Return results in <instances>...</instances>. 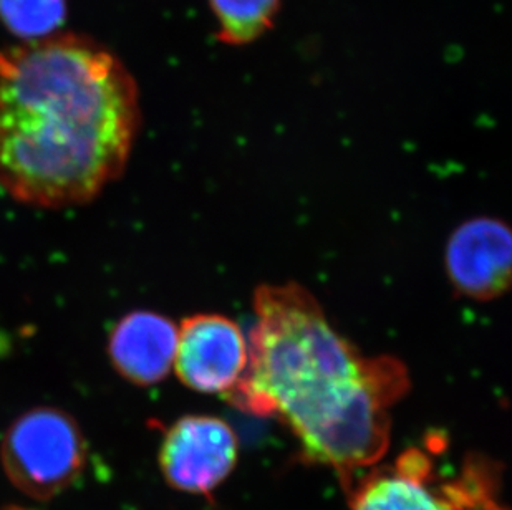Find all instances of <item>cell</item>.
<instances>
[{"instance_id": "cell-1", "label": "cell", "mask_w": 512, "mask_h": 510, "mask_svg": "<svg viewBox=\"0 0 512 510\" xmlns=\"http://www.w3.org/2000/svg\"><path fill=\"white\" fill-rule=\"evenodd\" d=\"M138 130L135 80L92 40L0 52V186L19 203H90L125 171Z\"/></svg>"}, {"instance_id": "cell-7", "label": "cell", "mask_w": 512, "mask_h": 510, "mask_svg": "<svg viewBox=\"0 0 512 510\" xmlns=\"http://www.w3.org/2000/svg\"><path fill=\"white\" fill-rule=\"evenodd\" d=\"M179 328L160 313L136 310L116 323L108 353L118 375L133 385L151 386L173 370Z\"/></svg>"}, {"instance_id": "cell-6", "label": "cell", "mask_w": 512, "mask_h": 510, "mask_svg": "<svg viewBox=\"0 0 512 510\" xmlns=\"http://www.w3.org/2000/svg\"><path fill=\"white\" fill-rule=\"evenodd\" d=\"M446 274L459 295L491 302L512 280V234L496 217H474L456 227L446 244Z\"/></svg>"}, {"instance_id": "cell-5", "label": "cell", "mask_w": 512, "mask_h": 510, "mask_svg": "<svg viewBox=\"0 0 512 510\" xmlns=\"http://www.w3.org/2000/svg\"><path fill=\"white\" fill-rule=\"evenodd\" d=\"M247 366V340L231 318L199 313L179 327L173 370L179 381L199 393H229Z\"/></svg>"}, {"instance_id": "cell-2", "label": "cell", "mask_w": 512, "mask_h": 510, "mask_svg": "<svg viewBox=\"0 0 512 510\" xmlns=\"http://www.w3.org/2000/svg\"><path fill=\"white\" fill-rule=\"evenodd\" d=\"M254 312L246 371L226 400L277 416L317 464L350 472L380 461L390 443L388 411L410 388L406 366L365 357L295 282L261 285Z\"/></svg>"}, {"instance_id": "cell-8", "label": "cell", "mask_w": 512, "mask_h": 510, "mask_svg": "<svg viewBox=\"0 0 512 510\" xmlns=\"http://www.w3.org/2000/svg\"><path fill=\"white\" fill-rule=\"evenodd\" d=\"M425 454L413 451L397 466L375 472L353 494L352 510H464L458 491L436 487Z\"/></svg>"}, {"instance_id": "cell-9", "label": "cell", "mask_w": 512, "mask_h": 510, "mask_svg": "<svg viewBox=\"0 0 512 510\" xmlns=\"http://www.w3.org/2000/svg\"><path fill=\"white\" fill-rule=\"evenodd\" d=\"M223 44L246 45L261 39L274 25L281 0H209Z\"/></svg>"}, {"instance_id": "cell-10", "label": "cell", "mask_w": 512, "mask_h": 510, "mask_svg": "<svg viewBox=\"0 0 512 510\" xmlns=\"http://www.w3.org/2000/svg\"><path fill=\"white\" fill-rule=\"evenodd\" d=\"M65 14L67 0H0V20L20 39H47Z\"/></svg>"}, {"instance_id": "cell-4", "label": "cell", "mask_w": 512, "mask_h": 510, "mask_svg": "<svg viewBox=\"0 0 512 510\" xmlns=\"http://www.w3.org/2000/svg\"><path fill=\"white\" fill-rule=\"evenodd\" d=\"M237 438L223 419L184 416L166 431L160 446L161 472L186 494H209L228 479L237 461Z\"/></svg>"}, {"instance_id": "cell-3", "label": "cell", "mask_w": 512, "mask_h": 510, "mask_svg": "<svg viewBox=\"0 0 512 510\" xmlns=\"http://www.w3.org/2000/svg\"><path fill=\"white\" fill-rule=\"evenodd\" d=\"M87 441L77 421L57 408H34L10 424L0 459L9 481L35 501L73 486L87 466Z\"/></svg>"}]
</instances>
